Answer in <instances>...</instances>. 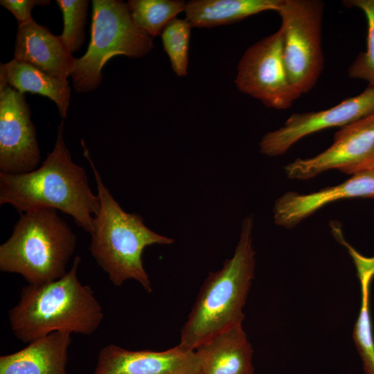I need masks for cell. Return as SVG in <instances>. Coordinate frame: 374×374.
I'll return each instance as SVG.
<instances>
[{"label":"cell","mask_w":374,"mask_h":374,"mask_svg":"<svg viewBox=\"0 0 374 374\" xmlns=\"http://www.w3.org/2000/svg\"><path fill=\"white\" fill-rule=\"evenodd\" d=\"M276 12L281 19L285 65L293 87L301 96L315 85L323 68V3L281 0Z\"/></svg>","instance_id":"7"},{"label":"cell","mask_w":374,"mask_h":374,"mask_svg":"<svg viewBox=\"0 0 374 374\" xmlns=\"http://www.w3.org/2000/svg\"><path fill=\"white\" fill-rule=\"evenodd\" d=\"M24 94L0 89V172L22 174L36 169L40 151Z\"/></svg>","instance_id":"11"},{"label":"cell","mask_w":374,"mask_h":374,"mask_svg":"<svg viewBox=\"0 0 374 374\" xmlns=\"http://www.w3.org/2000/svg\"><path fill=\"white\" fill-rule=\"evenodd\" d=\"M281 0H191L186 19L192 27L212 28L233 24L260 12L277 11Z\"/></svg>","instance_id":"18"},{"label":"cell","mask_w":374,"mask_h":374,"mask_svg":"<svg viewBox=\"0 0 374 374\" xmlns=\"http://www.w3.org/2000/svg\"><path fill=\"white\" fill-rule=\"evenodd\" d=\"M71 333L54 332L0 357V374H66Z\"/></svg>","instance_id":"15"},{"label":"cell","mask_w":374,"mask_h":374,"mask_svg":"<svg viewBox=\"0 0 374 374\" xmlns=\"http://www.w3.org/2000/svg\"><path fill=\"white\" fill-rule=\"evenodd\" d=\"M252 374H254V373H252Z\"/></svg>","instance_id":"25"},{"label":"cell","mask_w":374,"mask_h":374,"mask_svg":"<svg viewBox=\"0 0 374 374\" xmlns=\"http://www.w3.org/2000/svg\"><path fill=\"white\" fill-rule=\"evenodd\" d=\"M49 0H1L0 4L9 10L16 18L18 26L33 19L31 12L36 6H47Z\"/></svg>","instance_id":"24"},{"label":"cell","mask_w":374,"mask_h":374,"mask_svg":"<svg viewBox=\"0 0 374 374\" xmlns=\"http://www.w3.org/2000/svg\"><path fill=\"white\" fill-rule=\"evenodd\" d=\"M76 242L57 210L20 213L12 235L0 246V270L20 274L32 285L54 281L67 272Z\"/></svg>","instance_id":"5"},{"label":"cell","mask_w":374,"mask_h":374,"mask_svg":"<svg viewBox=\"0 0 374 374\" xmlns=\"http://www.w3.org/2000/svg\"><path fill=\"white\" fill-rule=\"evenodd\" d=\"M252 230L253 219L247 216L242 222L233 256L204 281L181 330V348L195 350L215 335L242 324L243 308L254 277Z\"/></svg>","instance_id":"3"},{"label":"cell","mask_w":374,"mask_h":374,"mask_svg":"<svg viewBox=\"0 0 374 374\" xmlns=\"http://www.w3.org/2000/svg\"><path fill=\"white\" fill-rule=\"evenodd\" d=\"M183 0H130L127 5L136 27L151 37L161 35L177 15L184 12Z\"/></svg>","instance_id":"19"},{"label":"cell","mask_w":374,"mask_h":374,"mask_svg":"<svg viewBox=\"0 0 374 374\" xmlns=\"http://www.w3.org/2000/svg\"><path fill=\"white\" fill-rule=\"evenodd\" d=\"M6 85L21 93H37L53 100L62 118H66L71 88L67 80L50 75L36 67L12 59L0 65V89Z\"/></svg>","instance_id":"17"},{"label":"cell","mask_w":374,"mask_h":374,"mask_svg":"<svg viewBox=\"0 0 374 374\" xmlns=\"http://www.w3.org/2000/svg\"><path fill=\"white\" fill-rule=\"evenodd\" d=\"M94 374H202V362L197 350L178 345L164 351H134L109 344L100 350Z\"/></svg>","instance_id":"12"},{"label":"cell","mask_w":374,"mask_h":374,"mask_svg":"<svg viewBox=\"0 0 374 374\" xmlns=\"http://www.w3.org/2000/svg\"><path fill=\"white\" fill-rule=\"evenodd\" d=\"M374 198V169L352 175L344 182L309 194L289 191L275 202L274 223L294 227L323 206L339 199Z\"/></svg>","instance_id":"13"},{"label":"cell","mask_w":374,"mask_h":374,"mask_svg":"<svg viewBox=\"0 0 374 374\" xmlns=\"http://www.w3.org/2000/svg\"><path fill=\"white\" fill-rule=\"evenodd\" d=\"M192 26L186 19L175 18L161 33L163 48L178 77L188 74V50Z\"/></svg>","instance_id":"20"},{"label":"cell","mask_w":374,"mask_h":374,"mask_svg":"<svg viewBox=\"0 0 374 374\" xmlns=\"http://www.w3.org/2000/svg\"><path fill=\"white\" fill-rule=\"evenodd\" d=\"M64 26L60 35L63 43L73 53L78 51L84 41V26L89 8L87 0H57Z\"/></svg>","instance_id":"22"},{"label":"cell","mask_w":374,"mask_h":374,"mask_svg":"<svg viewBox=\"0 0 374 374\" xmlns=\"http://www.w3.org/2000/svg\"><path fill=\"white\" fill-rule=\"evenodd\" d=\"M330 169L352 175L374 169V113L342 127L326 150L311 158L296 159L285 167L287 177L299 180Z\"/></svg>","instance_id":"9"},{"label":"cell","mask_w":374,"mask_h":374,"mask_svg":"<svg viewBox=\"0 0 374 374\" xmlns=\"http://www.w3.org/2000/svg\"><path fill=\"white\" fill-rule=\"evenodd\" d=\"M64 121L51 152L41 166L22 174L0 172V204L19 213L53 208L71 215L90 235L100 200L89 186L84 169L75 163L64 139Z\"/></svg>","instance_id":"1"},{"label":"cell","mask_w":374,"mask_h":374,"mask_svg":"<svg viewBox=\"0 0 374 374\" xmlns=\"http://www.w3.org/2000/svg\"><path fill=\"white\" fill-rule=\"evenodd\" d=\"M154 47L152 37L134 24L127 3L119 0H93L91 40L86 53L76 59L71 75L78 93L96 89L103 76L102 70L118 55L140 58Z\"/></svg>","instance_id":"6"},{"label":"cell","mask_w":374,"mask_h":374,"mask_svg":"<svg viewBox=\"0 0 374 374\" xmlns=\"http://www.w3.org/2000/svg\"><path fill=\"white\" fill-rule=\"evenodd\" d=\"M80 261L75 256L70 270L57 280L22 288L18 303L8 312L19 340L29 344L57 331L89 335L98 328L103 310L91 288L78 278Z\"/></svg>","instance_id":"2"},{"label":"cell","mask_w":374,"mask_h":374,"mask_svg":"<svg viewBox=\"0 0 374 374\" xmlns=\"http://www.w3.org/2000/svg\"><path fill=\"white\" fill-rule=\"evenodd\" d=\"M202 357V374H252L253 348L242 325L211 337L197 349Z\"/></svg>","instance_id":"16"},{"label":"cell","mask_w":374,"mask_h":374,"mask_svg":"<svg viewBox=\"0 0 374 374\" xmlns=\"http://www.w3.org/2000/svg\"><path fill=\"white\" fill-rule=\"evenodd\" d=\"M343 3L362 10L368 24L366 51L359 53L350 66L348 76L365 80L368 87H374V0H348Z\"/></svg>","instance_id":"21"},{"label":"cell","mask_w":374,"mask_h":374,"mask_svg":"<svg viewBox=\"0 0 374 374\" xmlns=\"http://www.w3.org/2000/svg\"><path fill=\"white\" fill-rule=\"evenodd\" d=\"M368 285H362L359 314L353 329V340L366 374H374V338L369 310Z\"/></svg>","instance_id":"23"},{"label":"cell","mask_w":374,"mask_h":374,"mask_svg":"<svg viewBox=\"0 0 374 374\" xmlns=\"http://www.w3.org/2000/svg\"><path fill=\"white\" fill-rule=\"evenodd\" d=\"M14 59L30 64L53 77H71L76 59L60 36L33 19L18 26Z\"/></svg>","instance_id":"14"},{"label":"cell","mask_w":374,"mask_h":374,"mask_svg":"<svg viewBox=\"0 0 374 374\" xmlns=\"http://www.w3.org/2000/svg\"><path fill=\"white\" fill-rule=\"evenodd\" d=\"M280 28L249 47L238 65L235 84L242 93L276 109H289L300 97L285 65Z\"/></svg>","instance_id":"8"},{"label":"cell","mask_w":374,"mask_h":374,"mask_svg":"<svg viewBox=\"0 0 374 374\" xmlns=\"http://www.w3.org/2000/svg\"><path fill=\"white\" fill-rule=\"evenodd\" d=\"M83 147L94 175L100 206L91 234V253L114 285L120 287L132 279L150 293L152 288L142 260L143 250L152 244H170L174 240L149 229L140 215L127 213L121 208Z\"/></svg>","instance_id":"4"},{"label":"cell","mask_w":374,"mask_h":374,"mask_svg":"<svg viewBox=\"0 0 374 374\" xmlns=\"http://www.w3.org/2000/svg\"><path fill=\"white\" fill-rule=\"evenodd\" d=\"M374 113V87L347 98L329 109L294 113L278 130L265 134L260 141V152L269 157L285 154L301 139L333 127H344Z\"/></svg>","instance_id":"10"}]
</instances>
